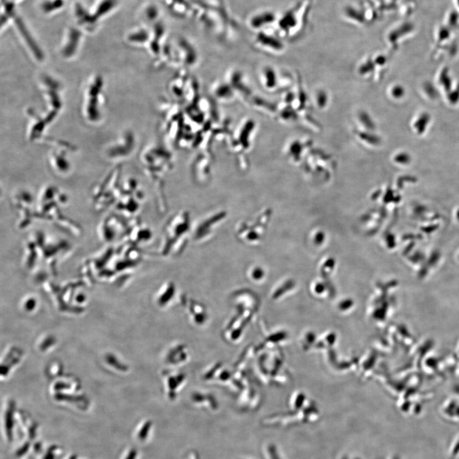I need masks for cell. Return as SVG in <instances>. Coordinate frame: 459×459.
Returning a JSON list of instances; mask_svg holds the SVG:
<instances>
[{
  "label": "cell",
  "mask_w": 459,
  "mask_h": 459,
  "mask_svg": "<svg viewBox=\"0 0 459 459\" xmlns=\"http://www.w3.org/2000/svg\"><path fill=\"white\" fill-rule=\"evenodd\" d=\"M104 87L103 77L96 75L89 80L84 90L82 112L91 123H97L103 118Z\"/></svg>",
  "instance_id": "6da1fadb"
},
{
  "label": "cell",
  "mask_w": 459,
  "mask_h": 459,
  "mask_svg": "<svg viewBox=\"0 0 459 459\" xmlns=\"http://www.w3.org/2000/svg\"><path fill=\"white\" fill-rule=\"evenodd\" d=\"M40 82L42 92L50 108L49 113L58 115L60 111L63 108L61 82L54 77L48 74L42 75L40 77Z\"/></svg>",
  "instance_id": "7a4b0ae2"
},
{
  "label": "cell",
  "mask_w": 459,
  "mask_h": 459,
  "mask_svg": "<svg viewBox=\"0 0 459 459\" xmlns=\"http://www.w3.org/2000/svg\"><path fill=\"white\" fill-rule=\"evenodd\" d=\"M30 115L32 117V121L29 126L28 137L31 141H34L41 139L47 126L50 123L45 116L41 117L32 111H30Z\"/></svg>",
  "instance_id": "3957f363"
},
{
  "label": "cell",
  "mask_w": 459,
  "mask_h": 459,
  "mask_svg": "<svg viewBox=\"0 0 459 459\" xmlns=\"http://www.w3.org/2000/svg\"><path fill=\"white\" fill-rule=\"evenodd\" d=\"M318 101H319V103L322 105V106H323V105L324 104L325 101V95L323 94V93H321L320 95L319 96V99H318Z\"/></svg>",
  "instance_id": "277c9868"
}]
</instances>
